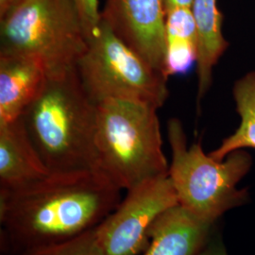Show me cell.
I'll return each mask as SVG.
<instances>
[{"instance_id": "obj_11", "label": "cell", "mask_w": 255, "mask_h": 255, "mask_svg": "<svg viewBox=\"0 0 255 255\" xmlns=\"http://www.w3.org/2000/svg\"><path fill=\"white\" fill-rule=\"evenodd\" d=\"M22 118L0 125V189H13L50 175Z\"/></svg>"}, {"instance_id": "obj_7", "label": "cell", "mask_w": 255, "mask_h": 255, "mask_svg": "<svg viewBox=\"0 0 255 255\" xmlns=\"http://www.w3.org/2000/svg\"><path fill=\"white\" fill-rule=\"evenodd\" d=\"M179 204L168 175L147 180L128 190L119 206L94 229L101 255H142L157 218Z\"/></svg>"}, {"instance_id": "obj_4", "label": "cell", "mask_w": 255, "mask_h": 255, "mask_svg": "<svg viewBox=\"0 0 255 255\" xmlns=\"http://www.w3.org/2000/svg\"><path fill=\"white\" fill-rule=\"evenodd\" d=\"M171 148L168 177L178 202L196 218L215 225L223 215L245 204L249 193L238 184L249 173L253 158L245 149L236 150L222 161L206 154L201 143L187 145L179 119L167 124Z\"/></svg>"}, {"instance_id": "obj_18", "label": "cell", "mask_w": 255, "mask_h": 255, "mask_svg": "<svg viewBox=\"0 0 255 255\" xmlns=\"http://www.w3.org/2000/svg\"><path fill=\"white\" fill-rule=\"evenodd\" d=\"M194 0H164L165 13L174 8H192Z\"/></svg>"}, {"instance_id": "obj_1", "label": "cell", "mask_w": 255, "mask_h": 255, "mask_svg": "<svg viewBox=\"0 0 255 255\" xmlns=\"http://www.w3.org/2000/svg\"><path fill=\"white\" fill-rule=\"evenodd\" d=\"M121 191L91 170L0 189L1 243L19 255L73 239L99 226L119 206Z\"/></svg>"}, {"instance_id": "obj_14", "label": "cell", "mask_w": 255, "mask_h": 255, "mask_svg": "<svg viewBox=\"0 0 255 255\" xmlns=\"http://www.w3.org/2000/svg\"><path fill=\"white\" fill-rule=\"evenodd\" d=\"M233 96L240 123L233 134L223 139L219 147L210 152L219 161L236 150L255 149V71L245 74L235 82Z\"/></svg>"}, {"instance_id": "obj_15", "label": "cell", "mask_w": 255, "mask_h": 255, "mask_svg": "<svg viewBox=\"0 0 255 255\" xmlns=\"http://www.w3.org/2000/svg\"><path fill=\"white\" fill-rule=\"evenodd\" d=\"M94 229L68 241L19 255H101L95 242Z\"/></svg>"}, {"instance_id": "obj_10", "label": "cell", "mask_w": 255, "mask_h": 255, "mask_svg": "<svg viewBox=\"0 0 255 255\" xmlns=\"http://www.w3.org/2000/svg\"><path fill=\"white\" fill-rule=\"evenodd\" d=\"M214 227L177 204L153 222L149 245L142 255H199L212 237Z\"/></svg>"}, {"instance_id": "obj_16", "label": "cell", "mask_w": 255, "mask_h": 255, "mask_svg": "<svg viewBox=\"0 0 255 255\" xmlns=\"http://www.w3.org/2000/svg\"><path fill=\"white\" fill-rule=\"evenodd\" d=\"M88 41L98 30L101 23V10L99 8V0H73Z\"/></svg>"}, {"instance_id": "obj_19", "label": "cell", "mask_w": 255, "mask_h": 255, "mask_svg": "<svg viewBox=\"0 0 255 255\" xmlns=\"http://www.w3.org/2000/svg\"><path fill=\"white\" fill-rule=\"evenodd\" d=\"M21 0H0V17L18 4Z\"/></svg>"}, {"instance_id": "obj_13", "label": "cell", "mask_w": 255, "mask_h": 255, "mask_svg": "<svg viewBox=\"0 0 255 255\" xmlns=\"http://www.w3.org/2000/svg\"><path fill=\"white\" fill-rule=\"evenodd\" d=\"M166 74L187 72L197 64L199 33L191 8H174L165 14Z\"/></svg>"}, {"instance_id": "obj_17", "label": "cell", "mask_w": 255, "mask_h": 255, "mask_svg": "<svg viewBox=\"0 0 255 255\" xmlns=\"http://www.w3.org/2000/svg\"><path fill=\"white\" fill-rule=\"evenodd\" d=\"M199 255H230L221 237L212 235L209 241Z\"/></svg>"}, {"instance_id": "obj_6", "label": "cell", "mask_w": 255, "mask_h": 255, "mask_svg": "<svg viewBox=\"0 0 255 255\" xmlns=\"http://www.w3.org/2000/svg\"><path fill=\"white\" fill-rule=\"evenodd\" d=\"M84 91L96 105L127 100L159 109L169 96L167 78L146 62L101 20L76 64Z\"/></svg>"}, {"instance_id": "obj_3", "label": "cell", "mask_w": 255, "mask_h": 255, "mask_svg": "<svg viewBox=\"0 0 255 255\" xmlns=\"http://www.w3.org/2000/svg\"><path fill=\"white\" fill-rule=\"evenodd\" d=\"M157 110L127 100L97 104L98 170L121 190L168 175Z\"/></svg>"}, {"instance_id": "obj_9", "label": "cell", "mask_w": 255, "mask_h": 255, "mask_svg": "<svg viewBox=\"0 0 255 255\" xmlns=\"http://www.w3.org/2000/svg\"><path fill=\"white\" fill-rule=\"evenodd\" d=\"M48 78L46 68L34 59L0 54V125L21 119Z\"/></svg>"}, {"instance_id": "obj_8", "label": "cell", "mask_w": 255, "mask_h": 255, "mask_svg": "<svg viewBox=\"0 0 255 255\" xmlns=\"http://www.w3.org/2000/svg\"><path fill=\"white\" fill-rule=\"evenodd\" d=\"M165 14L164 0H106L101 17L125 44L168 79Z\"/></svg>"}, {"instance_id": "obj_12", "label": "cell", "mask_w": 255, "mask_h": 255, "mask_svg": "<svg viewBox=\"0 0 255 255\" xmlns=\"http://www.w3.org/2000/svg\"><path fill=\"white\" fill-rule=\"evenodd\" d=\"M192 12L199 33L198 100L201 101L212 84L213 69L229 46L222 32L223 17L218 0H194Z\"/></svg>"}, {"instance_id": "obj_2", "label": "cell", "mask_w": 255, "mask_h": 255, "mask_svg": "<svg viewBox=\"0 0 255 255\" xmlns=\"http://www.w3.org/2000/svg\"><path fill=\"white\" fill-rule=\"evenodd\" d=\"M22 119L50 173L98 171L97 105L84 91L76 67L48 78Z\"/></svg>"}, {"instance_id": "obj_5", "label": "cell", "mask_w": 255, "mask_h": 255, "mask_svg": "<svg viewBox=\"0 0 255 255\" xmlns=\"http://www.w3.org/2000/svg\"><path fill=\"white\" fill-rule=\"evenodd\" d=\"M87 46L73 0H21L0 17V54L34 59L49 77L75 68Z\"/></svg>"}]
</instances>
